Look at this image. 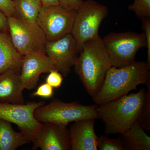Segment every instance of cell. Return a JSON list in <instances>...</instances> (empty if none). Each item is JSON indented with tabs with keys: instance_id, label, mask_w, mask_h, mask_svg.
Masks as SVG:
<instances>
[{
	"instance_id": "14",
	"label": "cell",
	"mask_w": 150,
	"mask_h": 150,
	"mask_svg": "<svg viewBox=\"0 0 150 150\" xmlns=\"http://www.w3.org/2000/svg\"><path fill=\"white\" fill-rule=\"evenodd\" d=\"M20 74L10 69L0 74V103H25Z\"/></svg>"
},
{
	"instance_id": "19",
	"label": "cell",
	"mask_w": 150,
	"mask_h": 150,
	"mask_svg": "<svg viewBox=\"0 0 150 150\" xmlns=\"http://www.w3.org/2000/svg\"><path fill=\"white\" fill-rule=\"evenodd\" d=\"M147 86L148 91L137 121L144 130L150 131V83Z\"/></svg>"
},
{
	"instance_id": "10",
	"label": "cell",
	"mask_w": 150,
	"mask_h": 150,
	"mask_svg": "<svg viewBox=\"0 0 150 150\" xmlns=\"http://www.w3.org/2000/svg\"><path fill=\"white\" fill-rule=\"evenodd\" d=\"M46 54L54 61L56 69L64 77H67L71 72L79 55L71 33L55 41H47Z\"/></svg>"
},
{
	"instance_id": "17",
	"label": "cell",
	"mask_w": 150,
	"mask_h": 150,
	"mask_svg": "<svg viewBox=\"0 0 150 150\" xmlns=\"http://www.w3.org/2000/svg\"><path fill=\"white\" fill-rule=\"evenodd\" d=\"M121 135L125 150H150V137L137 121Z\"/></svg>"
},
{
	"instance_id": "2",
	"label": "cell",
	"mask_w": 150,
	"mask_h": 150,
	"mask_svg": "<svg viewBox=\"0 0 150 150\" xmlns=\"http://www.w3.org/2000/svg\"><path fill=\"white\" fill-rule=\"evenodd\" d=\"M150 67L147 62H135L126 67H111L101 88L93 97L98 105L128 94L140 84L150 83Z\"/></svg>"
},
{
	"instance_id": "4",
	"label": "cell",
	"mask_w": 150,
	"mask_h": 150,
	"mask_svg": "<svg viewBox=\"0 0 150 150\" xmlns=\"http://www.w3.org/2000/svg\"><path fill=\"white\" fill-rule=\"evenodd\" d=\"M96 104L85 105L77 101L66 103L57 98L37 108L34 117L41 123H51L68 126L83 119H98Z\"/></svg>"
},
{
	"instance_id": "28",
	"label": "cell",
	"mask_w": 150,
	"mask_h": 150,
	"mask_svg": "<svg viewBox=\"0 0 150 150\" xmlns=\"http://www.w3.org/2000/svg\"><path fill=\"white\" fill-rule=\"evenodd\" d=\"M43 6L59 5L58 0H40Z\"/></svg>"
},
{
	"instance_id": "13",
	"label": "cell",
	"mask_w": 150,
	"mask_h": 150,
	"mask_svg": "<svg viewBox=\"0 0 150 150\" xmlns=\"http://www.w3.org/2000/svg\"><path fill=\"white\" fill-rule=\"evenodd\" d=\"M93 118L75 121L69 129L71 150H97V140Z\"/></svg>"
},
{
	"instance_id": "16",
	"label": "cell",
	"mask_w": 150,
	"mask_h": 150,
	"mask_svg": "<svg viewBox=\"0 0 150 150\" xmlns=\"http://www.w3.org/2000/svg\"><path fill=\"white\" fill-rule=\"evenodd\" d=\"M30 142L23 132L15 131L10 122L0 119V150H16Z\"/></svg>"
},
{
	"instance_id": "20",
	"label": "cell",
	"mask_w": 150,
	"mask_h": 150,
	"mask_svg": "<svg viewBox=\"0 0 150 150\" xmlns=\"http://www.w3.org/2000/svg\"><path fill=\"white\" fill-rule=\"evenodd\" d=\"M128 9L134 12L142 21L150 19V0H134Z\"/></svg>"
},
{
	"instance_id": "26",
	"label": "cell",
	"mask_w": 150,
	"mask_h": 150,
	"mask_svg": "<svg viewBox=\"0 0 150 150\" xmlns=\"http://www.w3.org/2000/svg\"><path fill=\"white\" fill-rule=\"evenodd\" d=\"M59 4L65 8L78 11L83 4V0H58Z\"/></svg>"
},
{
	"instance_id": "6",
	"label": "cell",
	"mask_w": 150,
	"mask_h": 150,
	"mask_svg": "<svg viewBox=\"0 0 150 150\" xmlns=\"http://www.w3.org/2000/svg\"><path fill=\"white\" fill-rule=\"evenodd\" d=\"M108 13L106 6L94 0H86L77 11L71 34L79 53L84 43L99 35L100 26Z\"/></svg>"
},
{
	"instance_id": "21",
	"label": "cell",
	"mask_w": 150,
	"mask_h": 150,
	"mask_svg": "<svg viewBox=\"0 0 150 150\" xmlns=\"http://www.w3.org/2000/svg\"><path fill=\"white\" fill-rule=\"evenodd\" d=\"M98 150H126L119 138L111 139L101 135L97 140Z\"/></svg>"
},
{
	"instance_id": "1",
	"label": "cell",
	"mask_w": 150,
	"mask_h": 150,
	"mask_svg": "<svg viewBox=\"0 0 150 150\" xmlns=\"http://www.w3.org/2000/svg\"><path fill=\"white\" fill-rule=\"evenodd\" d=\"M74 67L86 91L93 97L99 91L107 72L112 67L99 35L84 43Z\"/></svg>"
},
{
	"instance_id": "18",
	"label": "cell",
	"mask_w": 150,
	"mask_h": 150,
	"mask_svg": "<svg viewBox=\"0 0 150 150\" xmlns=\"http://www.w3.org/2000/svg\"><path fill=\"white\" fill-rule=\"evenodd\" d=\"M17 13L22 19L35 23L42 6L40 0H13Z\"/></svg>"
},
{
	"instance_id": "11",
	"label": "cell",
	"mask_w": 150,
	"mask_h": 150,
	"mask_svg": "<svg viewBox=\"0 0 150 150\" xmlns=\"http://www.w3.org/2000/svg\"><path fill=\"white\" fill-rule=\"evenodd\" d=\"M31 142L33 150H71L69 129L61 124L42 123Z\"/></svg>"
},
{
	"instance_id": "24",
	"label": "cell",
	"mask_w": 150,
	"mask_h": 150,
	"mask_svg": "<svg viewBox=\"0 0 150 150\" xmlns=\"http://www.w3.org/2000/svg\"><path fill=\"white\" fill-rule=\"evenodd\" d=\"M53 93L54 88L46 82L39 86L32 95L34 97H40L44 98H49L52 97Z\"/></svg>"
},
{
	"instance_id": "25",
	"label": "cell",
	"mask_w": 150,
	"mask_h": 150,
	"mask_svg": "<svg viewBox=\"0 0 150 150\" xmlns=\"http://www.w3.org/2000/svg\"><path fill=\"white\" fill-rule=\"evenodd\" d=\"M142 22V28L144 31L147 48V62L150 67V19L145 20Z\"/></svg>"
},
{
	"instance_id": "23",
	"label": "cell",
	"mask_w": 150,
	"mask_h": 150,
	"mask_svg": "<svg viewBox=\"0 0 150 150\" xmlns=\"http://www.w3.org/2000/svg\"><path fill=\"white\" fill-rule=\"evenodd\" d=\"M0 11L7 17H19L15 8L13 0H0Z\"/></svg>"
},
{
	"instance_id": "12",
	"label": "cell",
	"mask_w": 150,
	"mask_h": 150,
	"mask_svg": "<svg viewBox=\"0 0 150 150\" xmlns=\"http://www.w3.org/2000/svg\"><path fill=\"white\" fill-rule=\"evenodd\" d=\"M56 70L55 62L45 53H34L23 56L20 76L24 89L35 88L43 73Z\"/></svg>"
},
{
	"instance_id": "15",
	"label": "cell",
	"mask_w": 150,
	"mask_h": 150,
	"mask_svg": "<svg viewBox=\"0 0 150 150\" xmlns=\"http://www.w3.org/2000/svg\"><path fill=\"white\" fill-rule=\"evenodd\" d=\"M23 56L14 46L9 34L0 31V74L10 69L20 74Z\"/></svg>"
},
{
	"instance_id": "8",
	"label": "cell",
	"mask_w": 150,
	"mask_h": 150,
	"mask_svg": "<svg viewBox=\"0 0 150 150\" xmlns=\"http://www.w3.org/2000/svg\"><path fill=\"white\" fill-rule=\"evenodd\" d=\"M77 11L60 5L43 6L36 23L42 29L48 42L55 41L71 33Z\"/></svg>"
},
{
	"instance_id": "22",
	"label": "cell",
	"mask_w": 150,
	"mask_h": 150,
	"mask_svg": "<svg viewBox=\"0 0 150 150\" xmlns=\"http://www.w3.org/2000/svg\"><path fill=\"white\" fill-rule=\"evenodd\" d=\"M63 81V76L56 70H52L49 72L46 79V83L53 88H58L62 86Z\"/></svg>"
},
{
	"instance_id": "9",
	"label": "cell",
	"mask_w": 150,
	"mask_h": 150,
	"mask_svg": "<svg viewBox=\"0 0 150 150\" xmlns=\"http://www.w3.org/2000/svg\"><path fill=\"white\" fill-rule=\"evenodd\" d=\"M45 104L44 101L22 104L0 103V119L16 124L31 142L43 123L35 119L34 111L37 108Z\"/></svg>"
},
{
	"instance_id": "5",
	"label": "cell",
	"mask_w": 150,
	"mask_h": 150,
	"mask_svg": "<svg viewBox=\"0 0 150 150\" xmlns=\"http://www.w3.org/2000/svg\"><path fill=\"white\" fill-rule=\"evenodd\" d=\"M112 67L120 68L136 62L137 52L146 47L144 33L111 32L102 39Z\"/></svg>"
},
{
	"instance_id": "7",
	"label": "cell",
	"mask_w": 150,
	"mask_h": 150,
	"mask_svg": "<svg viewBox=\"0 0 150 150\" xmlns=\"http://www.w3.org/2000/svg\"><path fill=\"white\" fill-rule=\"evenodd\" d=\"M8 31L14 46L23 56L34 53L46 54L47 42L45 33L36 23L20 17H8Z\"/></svg>"
},
{
	"instance_id": "27",
	"label": "cell",
	"mask_w": 150,
	"mask_h": 150,
	"mask_svg": "<svg viewBox=\"0 0 150 150\" xmlns=\"http://www.w3.org/2000/svg\"><path fill=\"white\" fill-rule=\"evenodd\" d=\"M8 30V17L1 11H0V31L7 32Z\"/></svg>"
},
{
	"instance_id": "3",
	"label": "cell",
	"mask_w": 150,
	"mask_h": 150,
	"mask_svg": "<svg viewBox=\"0 0 150 150\" xmlns=\"http://www.w3.org/2000/svg\"><path fill=\"white\" fill-rule=\"evenodd\" d=\"M146 93L144 88H142L136 93L98 105L97 112L98 119L104 123L105 134H121L128 130L137 121Z\"/></svg>"
}]
</instances>
